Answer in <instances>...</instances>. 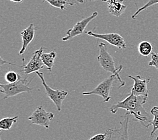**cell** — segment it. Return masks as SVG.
Returning a JSON list of instances; mask_svg holds the SVG:
<instances>
[{
	"label": "cell",
	"mask_w": 158,
	"mask_h": 140,
	"mask_svg": "<svg viewBox=\"0 0 158 140\" xmlns=\"http://www.w3.org/2000/svg\"><path fill=\"white\" fill-rule=\"evenodd\" d=\"M148 98V97L145 96L135 95L131 91L125 99L111 106L110 111L113 114H116L118 109H125L127 114L133 115V121L140 123L143 127L148 128L152 125L153 120L143 108V105L146 103Z\"/></svg>",
	"instance_id": "6da1fadb"
},
{
	"label": "cell",
	"mask_w": 158,
	"mask_h": 140,
	"mask_svg": "<svg viewBox=\"0 0 158 140\" xmlns=\"http://www.w3.org/2000/svg\"><path fill=\"white\" fill-rule=\"evenodd\" d=\"M99 54L97 57V60L99 62L100 66L103 68L104 70L112 74L115 75L120 82L119 88L125 86V82L123 81L120 76V72L122 71L123 66L120 65L119 67H116L115 63L112 55L109 53L107 49V45L102 43L99 45Z\"/></svg>",
	"instance_id": "7a4b0ae2"
},
{
	"label": "cell",
	"mask_w": 158,
	"mask_h": 140,
	"mask_svg": "<svg viewBox=\"0 0 158 140\" xmlns=\"http://www.w3.org/2000/svg\"><path fill=\"white\" fill-rule=\"evenodd\" d=\"M31 82V81L27 83L26 79H23L21 77L18 81L12 84H0V87L2 88L0 92L4 94L3 99H7L9 97H13L23 92H32V89L29 87Z\"/></svg>",
	"instance_id": "3957f363"
},
{
	"label": "cell",
	"mask_w": 158,
	"mask_h": 140,
	"mask_svg": "<svg viewBox=\"0 0 158 140\" xmlns=\"http://www.w3.org/2000/svg\"><path fill=\"white\" fill-rule=\"evenodd\" d=\"M116 78L115 75L112 74L98 85L90 92H83V95H98L103 98V103H108L111 99L110 91Z\"/></svg>",
	"instance_id": "277c9868"
},
{
	"label": "cell",
	"mask_w": 158,
	"mask_h": 140,
	"mask_svg": "<svg viewBox=\"0 0 158 140\" xmlns=\"http://www.w3.org/2000/svg\"><path fill=\"white\" fill-rule=\"evenodd\" d=\"M37 75L40 78L41 82H42V84L44 86L45 89V92L47 94V96L50 98L57 107L58 111H61L62 109V104L63 100L65 99L67 96L68 95V92L65 91V90H54L51 88V87L48 86L46 81H45L44 78V74L42 72H38L36 73Z\"/></svg>",
	"instance_id": "5b68a950"
},
{
	"label": "cell",
	"mask_w": 158,
	"mask_h": 140,
	"mask_svg": "<svg viewBox=\"0 0 158 140\" xmlns=\"http://www.w3.org/2000/svg\"><path fill=\"white\" fill-rule=\"evenodd\" d=\"M130 115L126 114L121 117L123 118L122 121L120 122V128L108 129L105 132L106 140H129V123Z\"/></svg>",
	"instance_id": "8992f818"
},
{
	"label": "cell",
	"mask_w": 158,
	"mask_h": 140,
	"mask_svg": "<svg viewBox=\"0 0 158 140\" xmlns=\"http://www.w3.org/2000/svg\"><path fill=\"white\" fill-rule=\"evenodd\" d=\"M54 117L53 113L47 112L43 106H39L28 117V120L31 122V124L38 125L48 129L50 128L51 121Z\"/></svg>",
	"instance_id": "52a82bcc"
},
{
	"label": "cell",
	"mask_w": 158,
	"mask_h": 140,
	"mask_svg": "<svg viewBox=\"0 0 158 140\" xmlns=\"http://www.w3.org/2000/svg\"><path fill=\"white\" fill-rule=\"evenodd\" d=\"M98 13L97 12H94L90 16L84 18L81 20L78 21L77 23L73 26L72 28H71L67 31V36L65 37H63L62 40H69L71 39H72L74 37L82 35L85 31L86 26L88 25L90 22H92L94 19H95L98 16Z\"/></svg>",
	"instance_id": "ba28073f"
},
{
	"label": "cell",
	"mask_w": 158,
	"mask_h": 140,
	"mask_svg": "<svg viewBox=\"0 0 158 140\" xmlns=\"http://www.w3.org/2000/svg\"><path fill=\"white\" fill-rule=\"evenodd\" d=\"M87 35L93 36L98 39H102L106 40L109 44L113 45L114 47H118L119 49H126L127 45L124 38L118 33H106V34H98L92 31H86Z\"/></svg>",
	"instance_id": "9c48e42d"
},
{
	"label": "cell",
	"mask_w": 158,
	"mask_h": 140,
	"mask_svg": "<svg viewBox=\"0 0 158 140\" xmlns=\"http://www.w3.org/2000/svg\"><path fill=\"white\" fill-rule=\"evenodd\" d=\"M44 50V47H40L33 53L30 62L24 66V73L26 75H29L33 72H38L39 70L44 68V63L41 59V55Z\"/></svg>",
	"instance_id": "30bf717a"
},
{
	"label": "cell",
	"mask_w": 158,
	"mask_h": 140,
	"mask_svg": "<svg viewBox=\"0 0 158 140\" xmlns=\"http://www.w3.org/2000/svg\"><path fill=\"white\" fill-rule=\"evenodd\" d=\"M128 78L132 79L134 81V85L131 89L135 95L136 96H149V91L148 88V84L151 80V78H143L141 75H128Z\"/></svg>",
	"instance_id": "8fae6325"
},
{
	"label": "cell",
	"mask_w": 158,
	"mask_h": 140,
	"mask_svg": "<svg viewBox=\"0 0 158 140\" xmlns=\"http://www.w3.org/2000/svg\"><path fill=\"white\" fill-rule=\"evenodd\" d=\"M35 32L36 27L33 24H31L23 31L21 32L20 35L22 39V45L19 52V55L22 56L24 55V53L27 49L28 45L34 40V38L35 36Z\"/></svg>",
	"instance_id": "7c38bea8"
},
{
	"label": "cell",
	"mask_w": 158,
	"mask_h": 140,
	"mask_svg": "<svg viewBox=\"0 0 158 140\" xmlns=\"http://www.w3.org/2000/svg\"><path fill=\"white\" fill-rule=\"evenodd\" d=\"M108 11L112 16L116 17H119L125 12L127 9V6L124 5L123 3L114 2L108 4Z\"/></svg>",
	"instance_id": "4fadbf2b"
},
{
	"label": "cell",
	"mask_w": 158,
	"mask_h": 140,
	"mask_svg": "<svg viewBox=\"0 0 158 140\" xmlns=\"http://www.w3.org/2000/svg\"><path fill=\"white\" fill-rule=\"evenodd\" d=\"M56 57H57V53L55 51H52L48 53H43L41 55V59H42L44 65L47 67L49 71H52Z\"/></svg>",
	"instance_id": "5bb4252c"
},
{
	"label": "cell",
	"mask_w": 158,
	"mask_h": 140,
	"mask_svg": "<svg viewBox=\"0 0 158 140\" xmlns=\"http://www.w3.org/2000/svg\"><path fill=\"white\" fill-rule=\"evenodd\" d=\"M153 46L148 41H142L139 44L138 51L139 53L143 56H149L152 53Z\"/></svg>",
	"instance_id": "9a60e30c"
},
{
	"label": "cell",
	"mask_w": 158,
	"mask_h": 140,
	"mask_svg": "<svg viewBox=\"0 0 158 140\" xmlns=\"http://www.w3.org/2000/svg\"><path fill=\"white\" fill-rule=\"evenodd\" d=\"M18 116L14 117H6L0 121V128L2 130H9L13 125L17 123Z\"/></svg>",
	"instance_id": "2e32d148"
},
{
	"label": "cell",
	"mask_w": 158,
	"mask_h": 140,
	"mask_svg": "<svg viewBox=\"0 0 158 140\" xmlns=\"http://www.w3.org/2000/svg\"><path fill=\"white\" fill-rule=\"evenodd\" d=\"M151 113L153 115V119L152 123L153 129L151 132V136L153 137L154 134L158 130V107H153L151 110Z\"/></svg>",
	"instance_id": "e0dca14e"
},
{
	"label": "cell",
	"mask_w": 158,
	"mask_h": 140,
	"mask_svg": "<svg viewBox=\"0 0 158 140\" xmlns=\"http://www.w3.org/2000/svg\"><path fill=\"white\" fill-rule=\"evenodd\" d=\"M22 75L13 71H9L5 75V79L8 84H12V83L16 82L18 81Z\"/></svg>",
	"instance_id": "ac0fdd59"
},
{
	"label": "cell",
	"mask_w": 158,
	"mask_h": 140,
	"mask_svg": "<svg viewBox=\"0 0 158 140\" xmlns=\"http://www.w3.org/2000/svg\"><path fill=\"white\" fill-rule=\"evenodd\" d=\"M47 2L51 6L59 8L63 11L66 10L67 3L65 0H43V2Z\"/></svg>",
	"instance_id": "d6986e66"
},
{
	"label": "cell",
	"mask_w": 158,
	"mask_h": 140,
	"mask_svg": "<svg viewBox=\"0 0 158 140\" xmlns=\"http://www.w3.org/2000/svg\"><path fill=\"white\" fill-rule=\"evenodd\" d=\"M157 3H158V0H149V2L147 3L146 4H145L143 6L140 7V8L137 10V11H136V12H135L132 16V18L133 19V20H134V19H136V18L139 15V14L142 11H143V10H146L147 8H148L149 7H151L152 6L157 4Z\"/></svg>",
	"instance_id": "ffe728a7"
},
{
	"label": "cell",
	"mask_w": 158,
	"mask_h": 140,
	"mask_svg": "<svg viewBox=\"0 0 158 140\" xmlns=\"http://www.w3.org/2000/svg\"><path fill=\"white\" fill-rule=\"evenodd\" d=\"M149 66L155 67L157 70H158V53H157L152 52V60L149 62Z\"/></svg>",
	"instance_id": "44dd1931"
},
{
	"label": "cell",
	"mask_w": 158,
	"mask_h": 140,
	"mask_svg": "<svg viewBox=\"0 0 158 140\" xmlns=\"http://www.w3.org/2000/svg\"><path fill=\"white\" fill-rule=\"evenodd\" d=\"M106 134H97L94 136H93L92 138H90L89 140H106Z\"/></svg>",
	"instance_id": "7402d4cb"
},
{
	"label": "cell",
	"mask_w": 158,
	"mask_h": 140,
	"mask_svg": "<svg viewBox=\"0 0 158 140\" xmlns=\"http://www.w3.org/2000/svg\"><path fill=\"white\" fill-rule=\"evenodd\" d=\"M67 4L69 6H74L75 4H79V3H84L83 0H65Z\"/></svg>",
	"instance_id": "603a6c76"
},
{
	"label": "cell",
	"mask_w": 158,
	"mask_h": 140,
	"mask_svg": "<svg viewBox=\"0 0 158 140\" xmlns=\"http://www.w3.org/2000/svg\"><path fill=\"white\" fill-rule=\"evenodd\" d=\"M106 1L108 3V4H109V3H114V2L123 3L124 0H106Z\"/></svg>",
	"instance_id": "cb8c5ba5"
},
{
	"label": "cell",
	"mask_w": 158,
	"mask_h": 140,
	"mask_svg": "<svg viewBox=\"0 0 158 140\" xmlns=\"http://www.w3.org/2000/svg\"><path fill=\"white\" fill-rule=\"evenodd\" d=\"M3 63H8V64H10V65H14V66H18V65H16V64H13V63H9V62H7L3 61V59L1 57V66H3Z\"/></svg>",
	"instance_id": "d4e9b609"
},
{
	"label": "cell",
	"mask_w": 158,
	"mask_h": 140,
	"mask_svg": "<svg viewBox=\"0 0 158 140\" xmlns=\"http://www.w3.org/2000/svg\"><path fill=\"white\" fill-rule=\"evenodd\" d=\"M11 2H16V3H21L23 2V0H10Z\"/></svg>",
	"instance_id": "484cf974"
},
{
	"label": "cell",
	"mask_w": 158,
	"mask_h": 140,
	"mask_svg": "<svg viewBox=\"0 0 158 140\" xmlns=\"http://www.w3.org/2000/svg\"><path fill=\"white\" fill-rule=\"evenodd\" d=\"M83 1L84 2H90V1H97V0H83ZM101 1H102L104 2H106V0H101Z\"/></svg>",
	"instance_id": "4316f807"
},
{
	"label": "cell",
	"mask_w": 158,
	"mask_h": 140,
	"mask_svg": "<svg viewBox=\"0 0 158 140\" xmlns=\"http://www.w3.org/2000/svg\"><path fill=\"white\" fill-rule=\"evenodd\" d=\"M155 140H158V135L157 136V138H156V139Z\"/></svg>",
	"instance_id": "83f0119b"
}]
</instances>
